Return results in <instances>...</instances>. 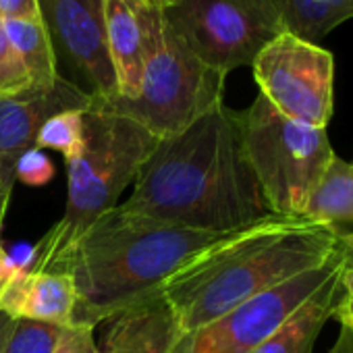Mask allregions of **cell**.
Segmentation results:
<instances>
[{
	"label": "cell",
	"instance_id": "6da1fadb",
	"mask_svg": "<svg viewBox=\"0 0 353 353\" xmlns=\"http://www.w3.org/2000/svg\"><path fill=\"white\" fill-rule=\"evenodd\" d=\"M121 208L206 233H233L274 216L245 154L239 110L225 102L158 141Z\"/></svg>",
	"mask_w": 353,
	"mask_h": 353
},
{
	"label": "cell",
	"instance_id": "7a4b0ae2",
	"mask_svg": "<svg viewBox=\"0 0 353 353\" xmlns=\"http://www.w3.org/2000/svg\"><path fill=\"white\" fill-rule=\"evenodd\" d=\"M339 239L336 227L272 216L196 254L166 279L160 295L188 334L270 287L320 266L339 252Z\"/></svg>",
	"mask_w": 353,
	"mask_h": 353
},
{
	"label": "cell",
	"instance_id": "3957f363",
	"mask_svg": "<svg viewBox=\"0 0 353 353\" xmlns=\"http://www.w3.org/2000/svg\"><path fill=\"white\" fill-rule=\"evenodd\" d=\"M229 233L158 223L121 208L102 214L71 248L65 272L77 293L73 320L98 326L160 293L188 260Z\"/></svg>",
	"mask_w": 353,
	"mask_h": 353
},
{
	"label": "cell",
	"instance_id": "277c9868",
	"mask_svg": "<svg viewBox=\"0 0 353 353\" xmlns=\"http://www.w3.org/2000/svg\"><path fill=\"white\" fill-rule=\"evenodd\" d=\"M85 141L77 158L67 160V208L63 219L32 245L30 270L65 272L75 241L135 183L160 137L139 123L90 106L83 112Z\"/></svg>",
	"mask_w": 353,
	"mask_h": 353
},
{
	"label": "cell",
	"instance_id": "5b68a950",
	"mask_svg": "<svg viewBox=\"0 0 353 353\" xmlns=\"http://www.w3.org/2000/svg\"><path fill=\"white\" fill-rule=\"evenodd\" d=\"M225 81L227 75L202 63L179 40L166 23L160 3H156L137 96L92 100L90 106L123 114L162 139L188 129L223 104Z\"/></svg>",
	"mask_w": 353,
	"mask_h": 353
},
{
	"label": "cell",
	"instance_id": "8992f818",
	"mask_svg": "<svg viewBox=\"0 0 353 353\" xmlns=\"http://www.w3.org/2000/svg\"><path fill=\"white\" fill-rule=\"evenodd\" d=\"M239 123L248 160L270 212L303 219L310 194L334 158L328 129L283 117L262 94L239 110Z\"/></svg>",
	"mask_w": 353,
	"mask_h": 353
},
{
	"label": "cell",
	"instance_id": "52a82bcc",
	"mask_svg": "<svg viewBox=\"0 0 353 353\" xmlns=\"http://www.w3.org/2000/svg\"><path fill=\"white\" fill-rule=\"evenodd\" d=\"M160 7L179 40L223 75L252 67L285 32L276 0H168Z\"/></svg>",
	"mask_w": 353,
	"mask_h": 353
},
{
	"label": "cell",
	"instance_id": "ba28073f",
	"mask_svg": "<svg viewBox=\"0 0 353 353\" xmlns=\"http://www.w3.org/2000/svg\"><path fill=\"white\" fill-rule=\"evenodd\" d=\"M260 94L287 119L328 129L334 106V57L289 32L268 42L252 63Z\"/></svg>",
	"mask_w": 353,
	"mask_h": 353
},
{
	"label": "cell",
	"instance_id": "9c48e42d",
	"mask_svg": "<svg viewBox=\"0 0 353 353\" xmlns=\"http://www.w3.org/2000/svg\"><path fill=\"white\" fill-rule=\"evenodd\" d=\"M341 262L343 258L336 252L320 266L239 303L206 326L183 334L174 353H252L326 283Z\"/></svg>",
	"mask_w": 353,
	"mask_h": 353
},
{
	"label": "cell",
	"instance_id": "30bf717a",
	"mask_svg": "<svg viewBox=\"0 0 353 353\" xmlns=\"http://www.w3.org/2000/svg\"><path fill=\"white\" fill-rule=\"evenodd\" d=\"M59 75L92 100L119 96L106 42L104 0H38Z\"/></svg>",
	"mask_w": 353,
	"mask_h": 353
},
{
	"label": "cell",
	"instance_id": "8fae6325",
	"mask_svg": "<svg viewBox=\"0 0 353 353\" xmlns=\"http://www.w3.org/2000/svg\"><path fill=\"white\" fill-rule=\"evenodd\" d=\"M92 98L65 77L48 88H34L0 96V156L15 162L26 150L36 148L40 127L54 114L67 110H88Z\"/></svg>",
	"mask_w": 353,
	"mask_h": 353
},
{
	"label": "cell",
	"instance_id": "7c38bea8",
	"mask_svg": "<svg viewBox=\"0 0 353 353\" xmlns=\"http://www.w3.org/2000/svg\"><path fill=\"white\" fill-rule=\"evenodd\" d=\"M154 7L156 0H104L106 42L119 98H135L139 92Z\"/></svg>",
	"mask_w": 353,
	"mask_h": 353
},
{
	"label": "cell",
	"instance_id": "4fadbf2b",
	"mask_svg": "<svg viewBox=\"0 0 353 353\" xmlns=\"http://www.w3.org/2000/svg\"><path fill=\"white\" fill-rule=\"evenodd\" d=\"M77 303L71 272L23 270L0 289V312L11 318L65 326L73 320Z\"/></svg>",
	"mask_w": 353,
	"mask_h": 353
},
{
	"label": "cell",
	"instance_id": "5bb4252c",
	"mask_svg": "<svg viewBox=\"0 0 353 353\" xmlns=\"http://www.w3.org/2000/svg\"><path fill=\"white\" fill-rule=\"evenodd\" d=\"M183 336L160 293L108 320L104 353H174Z\"/></svg>",
	"mask_w": 353,
	"mask_h": 353
},
{
	"label": "cell",
	"instance_id": "9a60e30c",
	"mask_svg": "<svg viewBox=\"0 0 353 353\" xmlns=\"http://www.w3.org/2000/svg\"><path fill=\"white\" fill-rule=\"evenodd\" d=\"M341 266L326 279V283L260 347L252 353H314L320 330L332 318L334 305L341 297Z\"/></svg>",
	"mask_w": 353,
	"mask_h": 353
},
{
	"label": "cell",
	"instance_id": "2e32d148",
	"mask_svg": "<svg viewBox=\"0 0 353 353\" xmlns=\"http://www.w3.org/2000/svg\"><path fill=\"white\" fill-rule=\"evenodd\" d=\"M303 219L330 227L353 225V164L339 158L328 162L320 181L307 198Z\"/></svg>",
	"mask_w": 353,
	"mask_h": 353
},
{
	"label": "cell",
	"instance_id": "e0dca14e",
	"mask_svg": "<svg viewBox=\"0 0 353 353\" xmlns=\"http://www.w3.org/2000/svg\"><path fill=\"white\" fill-rule=\"evenodd\" d=\"M5 32L26 65L34 88H48L57 81L59 69L48 32L42 19H11L3 21Z\"/></svg>",
	"mask_w": 353,
	"mask_h": 353
},
{
	"label": "cell",
	"instance_id": "ac0fdd59",
	"mask_svg": "<svg viewBox=\"0 0 353 353\" xmlns=\"http://www.w3.org/2000/svg\"><path fill=\"white\" fill-rule=\"evenodd\" d=\"M61 326L0 312V353H52Z\"/></svg>",
	"mask_w": 353,
	"mask_h": 353
},
{
	"label": "cell",
	"instance_id": "d6986e66",
	"mask_svg": "<svg viewBox=\"0 0 353 353\" xmlns=\"http://www.w3.org/2000/svg\"><path fill=\"white\" fill-rule=\"evenodd\" d=\"M83 112L85 110H67L50 117L38 131L36 148L57 150L63 154L65 162L77 158L85 141Z\"/></svg>",
	"mask_w": 353,
	"mask_h": 353
},
{
	"label": "cell",
	"instance_id": "ffe728a7",
	"mask_svg": "<svg viewBox=\"0 0 353 353\" xmlns=\"http://www.w3.org/2000/svg\"><path fill=\"white\" fill-rule=\"evenodd\" d=\"M32 85L30 73L15 52L0 19V96H15Z\"/></svg>",
	"mask_w": 353,
	"mask_h": 353
},
{
	"label": "cell",
	"instance_id": "44dd1931",
	"mask_svg": "<svg viewBox=\"0 0 353 353\" xmlns=\"http://www.w3.org/2000/svg\"><path fill=\"white\" fill-rule=\"evenodd\" d=\"M54 162L40 148H30L15 160V179L28 188L48 185L54 176Z\"/></svg>",
	"mask_w": 353,
	"mask_h": 353
},
{
	"label": "cell",
	"instance_id": "7402d4cb",
	"mask_svg": "<svg viewBox=\"0 0 353 353\" xmlns=\"http://www.w3.org/2000/svg\"><path fill=\"white\" fill-rule=\"evenodd\" d=\"M52 353H104L94 336V326L69 322L61 326Z\"/></svg>",
	"mask_w": 353,
	"mask_h": 353
},
{
	"label": "cell",
	"instance_id": "603a6c76",
	"mask_svg": "<svg viewBox=\"0 0 353 353\" xmlns=\"http://www.w3.org/2000/svg\"><path fill=\"white\" fill-rule=\"evenodd\" d=\"M341 297L334 305L332 318L336 320L341 328H347L353 332V264L343 262V272H341Z\"/></svg>",
	"mask_w": 353,
	"mask_h": 353
},
{
	"label": "cell",
	"instance_id": "cb8c5ba5",
	"mask_svg": "<svg viewBox=\"0 0 353 353\" xmlns=\"http://www.w3.org/2000/svg\"><path fill=\"white\" fill-rule=\"evenodd\" d=\"M15 183H17L15 162L7 160L5 156H0V231L5 227V219H7V210H9V202H11Z\"/></svg>",
	"mask_w": 353,
	"mask_h": 353
},
{
	"label": "cell",
	"instance_id": "d4e9b609",
	"mask_svg": "<svg viewBox=\"0 0 353 353\" xmlns=\"http://www.w3.org/2000/svg\"><path fill=\"white\" fill-rule=\"evenodd\" d=\"M0 19H42L38 0H0Z\"/></svg>",
	"mask_w": 353,
	"mask_h": 353
},
{
	"label": "cell",
	"instance_id": "484cf974",
	"mask_svg": "<svg viewBox=\"0 0 353 353\" xmlns=\"http://www.w3.org/2000/svg\"><path fill=\"white\" fill-rule=\"evenodd\" d=\"M339 254H341L343 262L353 264V229H349V231H341V239H339Z\"/></svg>",
	"mask_w": 353,
	"mask_h": 353
},
{
	"label": "cell",
	"instance_id": "4316f807",
	"mask_svg": "<svg viewBox=\"0 0 353 353\" xmlns=\"http://www.w3.org/2000/svg\"><path fill=\"white\" fill-rule=\"evenodd\" d=\"M13 276V266H11V260H9V252L3 248L0 243V289L5 287V283Z\"/></svg>",
	"mask_w": 353,
	"mask_h": 353
},
{
	"label": "cell",
	"instance_id": "83f0119b",
	"mask_svg": "<svg viewBox=\"0 0 353 353\" xmlns=\"http://www.w3.org/2000/svg\"><path fill=\"white\" fill-rule=\"evenodd\" d=\"M336 353H353V332L347 330V328H341L339 332V339L332 347Z\"/></svg>",
	"mask_w": 353,
	"mask_h": 353
},
{
	"label": "cell",
	"instance_id": "f1b7e54d",
	"mask_svg": "<svg viewBox=\"0 0 353 353\" xmlns=\"http://www.w3.org/2000/svg\"><path fill=\"white\" fill-rule=\"evenodd\" d=\"M156 3H160V5H166V3H168V0H156Z\"/></svg>",
	"mask_w": 353,
	"mask_h": 353
},
{
	"label": "cell",
	"instance_id": "f546056e",
	"mask_svg": "<svg viewBox=\"0 0 353 353\" xmlns=\"http://www.w3.org/2000/svg\"><path fill=\"white\" fill-rule=\"evenodd\" d=\"M330 353H336V351H334V349H330Z\"/></svg>",
	"mask_w": 353,
	"mask_h": 353
},
{
	"label": "cell",
	"instance_id": "4dcf8cb0",
	"mask_svg": "<svg viewBox=\"0 0 353 353\" xmlns=\"http://www.w3.org/2000/svg\"><path fill=\"white\" fill-rule=\"evenodd\" d=\"M351 164H353V160H351Z\"/></svg>",
	"mask_w": 353,
	"mask_h": 353
}]
</instances>
